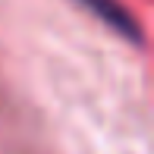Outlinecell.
<instances>
[{
    "label": "cell",
    "mask_w": 154,
    "mask_h": 154,
    "mask_svg": "<svg viewBox=\"0 0 154 154\" xmlns=\"http://www.w3.org/2000/svg\"><path fill=\"white\" fill-rule=\"evenodd\" d=\"M75 3H82L88 13H94V16L101 19L104 25H110L120 38L132 41V44H142V29H138V22L132 19V13L126 10L120 0H75Z\"/></svg>",
    "instance_id": "obj_1"
}]
</instances>
